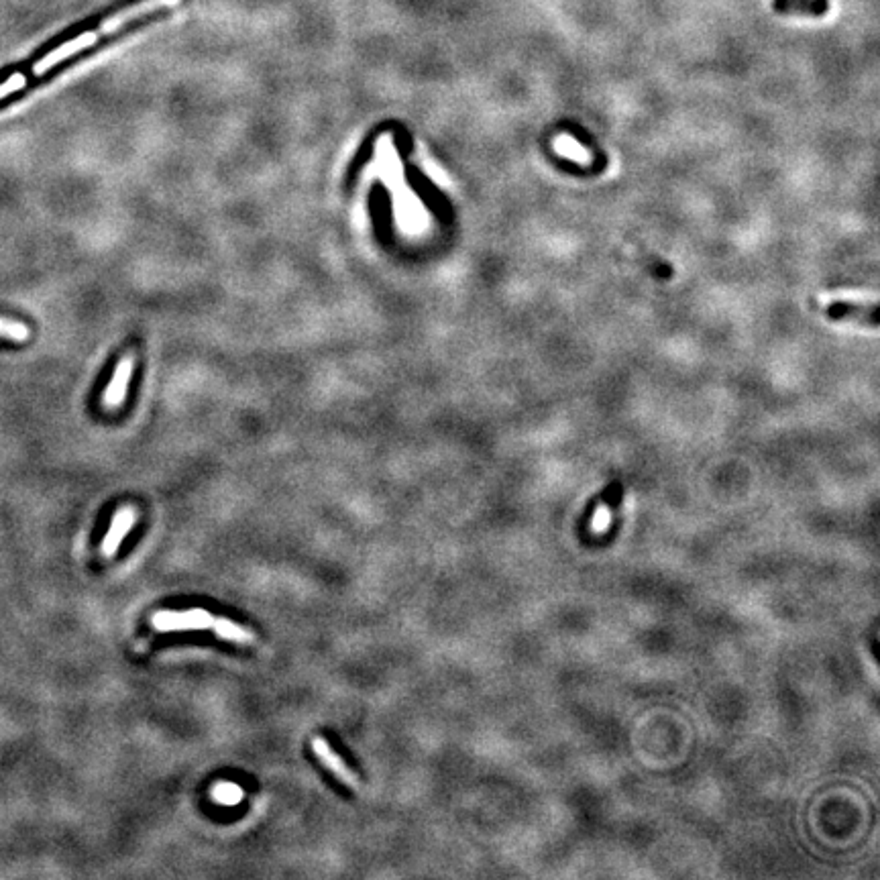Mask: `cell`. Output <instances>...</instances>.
Masks as SVG:
<instances>
[{"label":"cell","mask_w":880,"mask_h":880,"mask_svg":"<svg viewBox=\"0 0 880 880\" xmlns=\"http://www.w3.org/2000/svg\"><path fill=\"white\" fill-rule=\"evenodd\" d=\"M210 628L223 640L237 642V644H255V634L249 632L247 628L231 622L229 618H214Z\"/></svg>","instance_id":"cell-9"},{"label":"cell","mask_w":880,"mask_h":880,"mask_svg":"<svg viewBox=\"0 0 880 880\" xmlns=\"http://www.w3.org/2000/svg\"><path fill=\"white\" fill-rule=\"evenodd\" d=\"M212 616L206 610L188 612H157L151 620L153 628L159 632L172 630H206L212 626Z\"/></svg>","instance_id":"cell-2"},{"label":"cell","mask_w":880,"mask_h":880,"mask_svg":"<svg viewBox=\"0 0 880 880\" xmlns=\"http://www.w3.org/2000/svg\"><path fill=\"white\" fill-rule=\"evenodd\" d=\"M25 86H27V78H25V74H21V72L13 74L7 82L0 84V100L7 98V96H11V94H15V92H19V90H23Z\"/></svg>","instance_id":"cell-11"},{"label":"cell","mask_w":880,"mask_h":880,"mask_svg":"<svg viewBox=\"0 0 880 880\" xmlns=\"http://www.w3.org/2000/svg\"><path fill=\"white\" fill-rule=\"evenodd\" d=\"M216 799L220 801V803H239V799H241V789L239 787H235V785H218L216 787Z\"/></svg>","instance_id":"cell-12"},{"label":"cell","mask_w":880,"mask_h":880,"mask_svg":"<svg viewBox=\"0 0 880 880\" xmlns=\"http://www.w3.org/2000/svg\"><path fill=\"white\" fill-rule=\"evenodd\" d=\"M312 750L318 756V760L330 770V773L337 775L339 781H343L345 785H349L353 789H359V779L355 777L353 770L343 762V758L333 750V746H330L324 738H314Z\"/></svg>","instance_id":"cell-5"},{"label":"cell","mask_w":880,"mask_h":880,"mask_svg":"<svg viewBox=\"0 0 880 880\" xmlns=\"http://www.w3.org/2000/svg\"><path fill=\"white\" fill-rule=\"evenodd\" d=\"M825 314L832 320L844 322V320H856L862 324H868L870 328L878 326V306L876 304H854V302H834L825 308Z\"/></svg>","instance_id":"cell-6"},{"label":"cell","mask_w":880,"mask_h":880,"mask_svg":"<svg viewBox=\"0 0 880 880\" xmlns=\"http://www.w3.org/2000/svg\"><path fill=\"white\" fill-rule=\"evenodd\" d=\"M0 339H9L15 343H25L29 339V328L19 322L0 316Z\"/></svg>","instance_id":"cell-10"},{"label":"cell","mask_w":880,"mask_h":880,"mask_svg":"<svg viewBox=\"0 0 880 880\" xmlns=\"http://www.w3.org/2000/svg\"><path fill=\"white\" fill-rule=\"evenodd\" d=\"M624 495H626V489H624L622 481H612L610 485H605L597 495H593V498L587 502V506L581 514V520H579L581 526H587L599 508L618 512L624 504Z\"/></svg>","instance_id":"cell-3"},{"label":"cell","mask_w":880,"mask_h":880,"mask_svg":"<svg viewBox=\"0 0 880 880\" xmlns=\"http://www.w3.org/2000/svg\"><path fill=\"white\" fill-rule=\"evenodd\" d=\"M832 3L830 0H773V11L777 15H799V17H811L821 19L830 13Z\"/></svg>","instance_id":"cell-8"},{"label":"cell","mask_w":880,"mask_h":880,"mask_svg":"<svg viewBox=\"0 0 880 880\" xmlns=\"http://www.w3.org/2000/svg\"><path fill=\"white\" fill-rule=\"evenodd\" d=\"M178 3H182V0H141V3H137V5H133V7H129V9H125V11H121L119 15L106 19L98 29L88 31V33H82L80 37H76V39H72V41L60 45L58 49H53L51 53H47L43 60H39V62L33 66V76H43V74H45L47 70H51L53 66H58L60 62H64L66 58H70V55H74V53H78V51L90 47V45L96 43L102 35H108V33L117 31V29H119L121 25H125L127 21L139 19V17H143V15H147V13H151V11L163 9V7H174V5H178Z\"/></svg>","instance_id":"cell-1"},{"label":"cell","mask_w":880,"mask_h":880,"mask_svg":"<svg viewBox=\"0 0 880 880\" xmlns=\"http://www.w3.org/2000/svg\"><path fill=\"white\" fill-rule=\"evenodd\" d=\"M133 369H135V355L129 353V355H125V357L121 359L119 367L115 369L113 379H110L108 388H106V392H104L102 402H104L106 408H119V406L125 402V398H127V388H129V381H131V375H133Z\"/></svg>","instance_id":"cell-4"},{"label":"cell","mask_w":880,"mask_h":880,"mask_svg":"<svg viewBox=\"0 0 880 880\" xmlns=\"http://www.w3.org/2000/svg\"><path fill=\"white\" fill-rule=\"evenodd\" d=\"M137 520V512L133 508H123L113 516V524H110L106 538L102 542V553L106 557L117 555V550L121 548L125 536L131 532V528L135 526Z\"/></svg>","instance_id":"cell-7"}]
</instances>
